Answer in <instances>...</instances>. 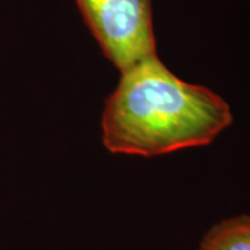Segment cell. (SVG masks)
Instances as JSON below:
<instances>
[{"label": "cell", "mask_w": 250, "mask_h": 250, "mask_svg": "<svg viewBox=\"0 0 250 250\" xmlns=\"http://www.w3.org/2000/svg\"><path fill=\"white\" fill-rule=\"evenodd\" d=\"M232 120L221 96L178 78L156 54L121 71L104 104L102 139L114 154L153 157L210 145Z\"/></svg>", "instance_id": "cell-1"}, {"label": "cell", "mask_w": 250, "mask_h": 250, "mask_svg": "<svg viewBox=\"0 0 250 250\" xmlns=\"http://www.w3.org/2000/svg\"><path fill=\"white\" fill-rule=\"evenodd\" d=\"M103 54L120 72L157 54L152 0H75Z\"/></svg>", "instance_id": "cell-2"}, {"label": "cell", "mask_w": 250, "mask_h": 250, "mask_svg": "<svg viewBox=\"0 0 250 250\" xmlns=\"http://www.w3.org/2000/svg\"><path fill=\"white\" fill-rule=\"evenodd\" d=\"M199 250H250V215H238L213 225Z\"/></svg>", "instance_id": "cell-3"}]
</instances>
